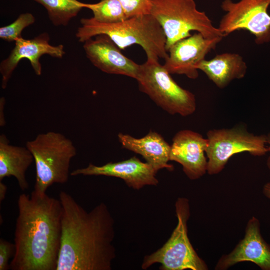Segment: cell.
Here are the masks:
<instances>
[{"label": "cell", "mask_w": 270, "mask_h": 270, "mask_svg": "<svg viewBox=\"0 0 270 270\" xmlns=\"http://www.w3.org/2000/svg\"><path fill=\"white\" fill-rule=\"evenodd\" d=\"M50 40L49 34L44 32L32 39H24L21 37L15 41V46L8 56L0 64L2 89L6 88L14 70L22 59L28 60L36 74L40 76L42 66L40 59L42 55L48 54L60 58L64 56V46L51 45L49 44Z\"/></svg>", "instance_id": "cell-11"}, {"label": "cell", "mask_w": 270, "mask_h": 270, "mask_svg": "<svg viewBox=\"0 0 270 270\" xmlns=\"http://www.w3.org/2000/svg\"><path fill=\"white\" fill-rule=\"evenodd\" d=\"M15 251L14 244L3 238L0 239V270L10 268L8 261L12 258Z\"/></svg>", "instance_id": "cell-23"}, {"label": "cell", "mask_w": 270, "mask_h": 270, "mask_svg": "<svg viewBox=\"0 0 270 270\" xmlns=\"http://www.w3.org/2000/svg\"><path fill=\"white\" fill-rule=\"evenodd\" d=\"M118 137L124 148L141 155L157 172L163 168L170 171L174 170L173 166L168 164L170 146L158 133L150 130L139 138L119 133Z\"/></svg>", "instance_id": "cell-16"}, {"label": "cell", "mask_w": 270, "mask_h": 270, "mask_svg": "<svg viewBox=\"0 0 270 270\" xmlns=\"http://www.w3.org/2000/svg\"><path fill=\"white\" fill-rule=\"evenodd\" d=\"M86 40L83 46L88 58L94 66L109 74H120L136 80L140 64L124 56L106 35L99 34Z\"/></svg>", "instance_id": "cell-15"}, {"label": "cell", "mask_w": 270, "mask_h": 270, "mask_svg": "<svg viewBox=\"0 0 270 270\" xmlns=\"http://www.w3.org/2000/svg\"><path fill=\"white\" fill-rule=\"evenodd\" d=\"M84 8L90 10L92 17L97 22L104 24L122 22L127 17L118 0H101L96 4H85Z\"/></svg>", "instance_id": "cell-20"}, {"label": "cell", "mask_w": 270, "mask_h": 270, "mask_svg": "<svg viewBox=\"0 0 270 270\" xmlns=\"http://www.w3.org/2000/svg\"><path fill=\"white\" fill-rule=\"evenodd\" d=\"M46 10L49 19L56 26H66L84 8L78 0H34Z\"/></svg>", "instance_id": "cell-19"}, {"label": "cell", "mask_w": 270, "mask_h": 270, "mask_svg": "<svg viewBox=\"0 0 270 270\" xmlns=\"http://www.w3.org/2000/svg\"><path fill=\"white\" fill-rule=\"evenodd\" d=\"M34 22L35 18L31 13L22 14L11 24L0 28V38L8 42H15L22 37V30Z\"/></svg>", "instance_id": "cell-21"}, {"label": "cell", "mask_w": 270, "mask_h": 270, "mask_svg": "<svg viewBox=\"0 0 270 270\" xmlns=\"http://www.w3.org/2000/svg\"><path fill=\"white\" fill-rule=\"evenodd\" d=\"M157 172L147 162H142L134 156L128 160L108 162L101 166L92 164L85 168L70 172V176H104L120 178L126 184L134 190H140L146 186H157Z\"/></svg>", "instance_id": "cell-12"}, {"label": "cell", "mask_w": 270, "mask_h": 270, "mask_svg": "<svg viewBox=\"0 0 270 270\" xmlns=\"http://www.w3.org/2000/svg\"><path fill=\"white\" fill-rule=\"evenodd\" d=\"M122 4L127 18L149 14L151 9L150 0H118Z\"/></svg>", "instance_id": "cell-22"}, {"label": "cell", "mask_w": 270, "mask_h": 270, "mask_svg": "<svg viewBox=\"0 0 270 270\" xmlns=\"http://www.w3.org/2000/svg\"><path fill=\"white\" fill-rule=\"evenodd\" d=\"M76 32L80 42L99 34L108 36L120 50L138 44L144 50L147 59L164 60L168 54L166 38L158 20L150 14L136 16L115 24H104L93 18H82Z\"/></svg>", "instance_id": "cell-3"}, {"label": "cell", "mask_w": 270, "mask_h": 270, "mask_svg": "<svg viewBox=\"0 0 270 270\" xmlns=\"http://www.w3.org/2000/svg\"><path fill=\"white\" fill-rule=\"evenodd\" d=\"M7 191V186H6L2 182L0 181V202L2 201L6 196V193Z\"/></svg>", "instance_id": "cell-25"}, {"label": "cell", "mask_w": 270, "mask_h": 270, "mask_svg": "<svg viewBox=\"0 0 270 270\" xmlns=\"http://www.w3.org/2000/svg\"><path fill=\"white\" fill-rule=\"evenodd\" d=\"M136 80L140 90L170 114L186 116L196 111L194 94L180 86L158 60L146 59Z\"/></svg>", "instance_id": "cell-7"}, {"label": "cell", "mask_w": 270, "mask_h": 270, "mask_svg": "<svg viewBox=\"0 0 270 270\" xmlns=\"http://www.w3.org/2000/svg\"><path fill=\"white\" fill-rule=\"evenodd\" d=\"M34 161V156L26 146L10 144L6 135H0V181L6 177H14L20 188H28L26 174Z\"/></svg>", "instance_id": "cell-18"}, {"label": "cell", "mask_w": 270, "mask_h": 270, "mask_svg": "<svg viewBox=\"0 0 270 270\" xmlns=\"http://www.w3.org/2000/svg\"><path fill=\"white\" fill-rule=\"evenodd\" d=\"M266 136L267 144H268L269 148H270V132ZM268 168L270 170V156H268L266 162Z\"/></svg>", "instance_id": "cell-27"}, {"label": "cell", "mask_w": 270, "mask_h": 270, "mask_svg": "<svg viewBox=\"0 0 270 270\" xmlns=\"http://www.w3.org/2000/svg\"><path fill=\"white\" fill-rule=\"evenodd\" d=\"M12 270H56L62 236L59 200L33 190L18 199Z\"/></svg>", "instance_id": "cell-2"}, {"label": "cell", "mask_w": 270, "mask_h": 270, "mask_svg": "<svg viewBox=\"0 0 270 270\" xmlns=\"http://www.w3.org/2000/svg\"><path fill=\"white\" fill-rule=\"evenodd\" d=\"M6 103V100L4 97L0 98V126H4L6 124V120L4 118V108Z\"/></svg>", "instance_id": "cell-24"}, {"label": "cell", "mask_w": 270, "mask_h": 270, "mask_svg": "<svg viewBox=\"0 0 270 270\" xmlns=\"http://www.w3.org/2000/svg\"><path fill=\"white\" fill-rule=\"evenodd\" d=\"M252 262L262 270H270V244L260 232V220L252 216L248 222L244 238L229 254L219 259L216 270H225L238 262Z\"/></svg>", "instance_id": "cell-13"}, {"label": "cell", "mask_w": 270, "mask_h": 270, "mask_svg": "<svg viewBox=\"0 0 270 270\" xmlns=\"http://www.w3.org/2000/svg\"><path fill=\"white\" fill-rule=\"evenodd\" d=\"M247 65L243 58L236 53L216 54L210 60H204L196 68L203 72L220 88L227 86L234 80L244 77Z\"/></svg>", "instance_id": "cell-17"}, {"label": "cell", "mask_w": 270, "mask_h": 270, "mask_svg": "<svg viewBox=\"0 0 270 270\" xmlns=\"http://www.w3.org/2000/svg\"><path fill=\"white\" fill-rule=\"evenodd\" d=\"M150 14L159 22L166 38L168 52L176 42L196 31L208 38L224 37L204 12L196 8L194 0H150Z\"/></svg>", "instance_id": "cell-5"}, {"label": "cell", "mask_w": 270, "mask_h": 270, "mask_svg": "<svg viewBox=\"0 0 270 270\" xmlns=\"http://www.w3.org/2000/svg\"><path fill=\"white\" fill-rule=\"evenodd\" d=\"M206 136L207 172L210 175L221 172L230 158L236 154L248 152L254 156H262L270 152L266 145V136L250 133L244 124L210 130Z\"/></svg>", "instance_id": "cell-8"}, {"label": "cell", "mask_w": 270, "mask_h": 270, "mask_svg": "<svg viewBox=\"0 0 270 270\" xmlns=\"http://www.w3.org/2000/svg\"><path fill=\"white\" fill-rule=\"evenodd\" d=\"M270 0H224L221 5L226 14L218 28L224 36L238 30L248 31L258 44L270 42Z\"/></svg>", "instance_id": "cell-9"}, {"label": "cell", "mask_w": 270, "mask_h": 270, "mask_svg": "<svg viewBox=\"0 0 270 270\" xmlns=\"http://www.w3.org/2000/svg\"><path fill=\"white\" fill-rule=\"evenodd\" d=\"M208 144V139L199 133L188 130H180L172 138L170 160L180 164L190 180H198L207 172L205 154Z\"/></svg>", "instance_id": "cell-14"}, {"label": "cell", "mask_w": 270, "mask_h": 270, "mask_svg": "<svg viewBox=\"0 0 270 270\" xmlns=\"http://www.w3.org/2000/svg\"><path fill=\"white\" fill-rule=\"evenodd\" d=\"M178 224L170 238L162 247L146 256L142 268L146 270L154 264H160L162 270H207L208 267L192 247L188 234L190 216L189 202L179 198L175 204Z\"/></svg>", "instance_id": "cell-6"}, {"label": "cell", "mask_w": 270, "mask_h": 270, "mask_svg": "<svg viewBox=\"0 0 270 270\" xmlns=\"http://www.w3.org/2000/svg\"><path fill=\"white\" fill-rule=\"evenodd\" d=\"M26 146L32 152L36 165L34 191L46 194L53 184L68 182L70 162L76 154L70 139L62 133L49 131L27 141Z\"/></svg>", "instance_id": "cell-4"}, {"label": "cell", "mask_w": 270, "mask_h": 270, "mask_svg": "<svg viewBox=\"0 0 270 270\" xmlns=\"http://www.w3.org/2000/svg\"><path fill=\"white\" fill-rule=\"evenodd\" d=\"M223 38H208L197 32L181 39L168 50V56L162 66L170 74H184L196 79L198 76L196 66Z\"/></svg>", "instance_id": "cell-10"}, {"label": "cell", "mask_w": 270, "mask_h": 270, "mask_svg": "<svg viewBox=\"0 0 270 270\" xmlns=\"http://www.w3.org/2000/svg\"><path fill=\"white\" fill-rule=\"evenodd\" d=\"M62 236L56 270H111L116 258L114 220L101 202L90 211L61 191Z\"/></svg>", "instance_id": "cell-1"}, {"label": "cell", "mask_w": 270, "mask_h": 270, "mask_svg": "<svg viewBox=\"0 0 270 270\" xmlns=\"http://www.w3.org/2000/svg\"><path fill=\"white\" fill-rule=\"evenodd\" d=\"M262 193L266 197L270 200V181L264 184Z\"/></svg>", "instance_id": "cell-26"}]
</instances>
